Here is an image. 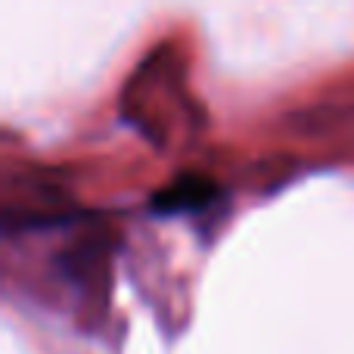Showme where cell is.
<instances>
[{"label": "cell", "instance_id": "cell-1", "mask_svg": "<svg viewBox=\"0 0 354 354\" xmlns=\"http://www.w3.org/2000/svg\"><path fill=\"white\" fill-rule=\"evenodd\" d=\"M218 199V183L205 174H180L153 193V208L159 214H187L208 208Z\"/></svg>", "mask_w": 354, "mask_h": 354}]
</instances>
